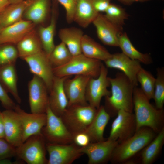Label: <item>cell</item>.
Segmentation results:
<instances>
[{"label": "cell", "instance_id": "30", "mask_svg": "<svg viewBox=\"0 0 164 164\" xmlns=\"http://www.w3.org/2000/svg\"><path fill=\"white\" fill-rule=\"evenodd\" d=\"M118 47L122 53L130 58L138 60L145 65H149L153 62L150 55L148 53H143L139 51L134 46L127 33L121 32L118 36Z\"/></svg>", "mask_w": 164, "mask_h": 164}, {"label": "cell", "instance_id": "13", "mask_svg": "<svg viewBox=\"0 0 164 164\" xmlns=\"http://www.w3.org/2000/svg\"><path fill=\"white\" fill-rule=\"evenodd\" d=\"M117 141L107 139V140L90 142L87 145L80 147V151L86 154L88 158V164L104 163L110 161Z\"/></svg>", "mask_w": 164, "mask_h": 164}, {"label": "cell", "instance_id": "19", "mask_svg": "<svg viewBox=\"0 0 164 164\" xmlns=\"http://www.w3.org/2000/svg\"><path fill=\"white\" fill-rule=\"evenodd\" d=\"M71 76L58 77L54 76L53 85L49 92V105L52 112L60 117L67 107L68 100L63 86L64 80Z\"/></svg>", "mask_w": 164, "mask_h": 164}, {"label": "cell", "instance_id": "41", "mask_svg": "<svg viewBox=\"0 0 164 164\" xmlns=\"http://www.w3.org/2000/svg\"><path fill=\"white\" fill-rule=\"evenodd\" d=\"M111 0H92L93 6L98 13L105 12L110 4Z\"/></svg>", "mask_w": 164, "mask_h": 164}, {"label": "cell", "instance_id": "3", "mask_svg": "<svg viewBox=\"0 0 164 164\" xmlns=\"http://www.w3.org/2000/svg\"><path fill=\"white\" fill-rule=\"evenodd\" d=\"M157 134L148 127L141 128L131 137L117 145L110 161L114 164L125 163L147 146Z\"/></svg>", "mask_w": 164, "mask_h": 164}, {"label": "cell", "instance_id": "39", "mask_svg": "<svg viewBox=\"0 0 164 164\" xmlns=\"http://www.w3.org/2000/svg\"><path fill=\"white\" fill-rule=\"evenodd\" d=\"M0 101L6 109L14 110L16 105L8 95V92L0 83Z\"/></svg>", "mask_w": 164, "mask_h": 164}, {"label": "cell", "instance_id": "29", "mask_svg": "<svg viewBox=\"0 0 164 164\" xmlns=\"http://www.w3.org/2000/svg\"><path fill=\"white\" fill-rule=\"evenodd\" d=\"M82 53L91 59L105 61L111 54L103 46L87 35H84L81 43Z\"/></svg>", "mask_w": 164, "mask_h": 164}, {"label": "cell", "instance_id": "9", "mask_svg": "<svg viewBox=\"0 0 164 164\" xmlns=\"http://www.w3.org/2000/svg\"><path fill=\"white\" fill-rule=\"evenodd\" d=\"M136 130L134 114L123 110H119L113 121L108 139L120 143L132 136Z\"/></svg>", "mask_w": 164, "mask_h": 164}, {"label": "cell", "instance_id": "36", "mask_svg": "<svg viewBox=\"0 0 164 164\" xmlns=\"http://www.w3.org/2000/svg\"><path fill=\"white\" fill-rule=\"evenodd\" d=\"M155 90L153 99L155 107L159 109H163L164 104V68L158 67L156 69Z\"/></svg>", "mask_w": 164, "mask_h": 164}, {"label": "cell", "instance_id": "8", "mask_svg": "<svg viewBox=\"0 0 164 164\" xmlns=\"http://www.w3.org/2000/svg\"><path fill=\"white\" fill-rule=\"evenodd\" d=\"M107 68L102 64L99 76L96 78L91 77L87 84L85 97L89 104L97 109L100 106V103L103 97L109 96L111 91L108 89L110 86L107 77Z\"/></svg>", "mask_w": 164, "mask_h": 164}, {"label": "cell", "instance_id": "32", "mask_svg": "<svg viewBox=\"0 0 164 164\" xmlns=\"http://www.w3.org/2000/svg\"><path fill=\"white\" fill-rule=\"evenodd\" d=\"M137 80L140 84L141 90L146 97L149 101L153 99L155 78L150 72L142 67L137 74Z\"/></svg>", "mask_w": 164, "mask_h": 164}, {"label": "cell", "instance_id": "6", "mask_svg": "<svg viewBox=\"0 0 164 164\" xmlns=\"http://www.w3.org/2000/svg\"><path fill=\"white\" fill-rule=\"evenodd\" d=\"M46 144L41 133L32 135L16 148L15 157L28 164H47Z\"/></svg>", "mask_w": 164, "mask_h": 164}, {"label": "cell", "instance_id": "28", "mask_svg": "<svg viewBox=\"0 0 164 164\" xmlns=\"http://www.w3.org/2000/svg\"><path fill=\"white\" fill-rule=\"evenodd\" d=\"M32 0L10 4L0 12V21L3 28L22 20L24 13Z\"/></svg>", "mask_w": 164, "mask_h": 164}, {"label": "cell", "instance_id": "16", "mask_svg": "<svg viewBox=\"0 0 164 164\" xmlns=\"http://www.w3.org/2000/svg\"><path fill=\"white\" fill-rule=\"evenodd\" d=\"M4 124L5 139L15 148L22 143L23 130L19 116L14 110L2 112Z\"/></svg>", "mask_w": 164, "mask_h": 164}, {"label": "cell", "instance_id": "35", "mask_svg": "<svg viewBox=\"0 0 164 164\" xmlns=\"http://www.w3.org/2000/svg\"><path fill=\"white\" fill-rule=\"evenodd\" d=\"M18 57L16 45L9 43L0 44V67L15 63Z\"/></svg>", "mask_w": 164, "mask_h": 164}, {"label": "cell", "instance_id": "40", "mask_svg": "<svg viewBox=\"0 0 164 164\" xmlns=\"http://www.w3.org/2000/svg\"><path fill=\"white\" fill-rule=\"evenodd\" d=\"M73 142L80 147L85 146L90 142L88 136L83 132L78 133L73 136Z\"/></svg>", "mask_w": 164, "mask_h": 164}, {"label": "cell", "instance_id": "45", "mask_svg": "<svg viewBox=\"0 0 164 164\" xmlns=\"http://www.w3.org/2000/svg\"><path fill=\"white\" fill-rule=\"evenodd\" d=\"M25 0H9L10 4H13L20 2Z\"/></svg>", "mask_w": 164, "mask_h": 164}, {"label": "cell", "instance_id": "17", "mask_svg": "<svg viewBox=\"0 0 164 164\" xmlns=\"http://www.w3.org/2000/svg\"><path fill=\"white\" fill-rule=\"evenodd\" d=\"M14 110L18 114L22 125L23 143L30 136L41 133L42 129L46 122V113H27L18 105H16Z\"/></svg>", "mask_w": 164, "mask_h": 164}, {"label": "cell", "instance_id": "15", "mask_svg": "<svg viewBox=\"0 0 164 164\" xmlns=\"http://www.w3.org/2000/svg\"><path fill=\"white\" fill-rule=\"evenodd\" d=\"M104 62L107 68L120 70L135 86H138L137 75L142 67L139 61L132 59L121 52L111 54Z\"/></svg>", "mask_w": 164, "mask_h": 164}, {"label": "cell", "instance_id": "5", "mask_svg": "<svg viewBox=\"0 0 164 164\" xmlns=\"http://www.w3.org/2000/svg\"><path fill=\"white\" fill-rule=\"evenodd\" d=\"M97 110L89 104H74L67 106L60 117L73 137L85 131L95 116Z\"/></svg>", "mask_w": 164, "mask_h": 164}, {"label": "cell", "instance_id": "42", "mask_svg": "<svg viewBox=\"0 0 164 164\" xmlns=\"http://www.w3.org/2000/svg\"><path fill=\"white\" fill-rule=\"evenodd\" d=\"M0 138H5L4 121L2 112L0 111Z\"/></svg>", "mask_w": 164, "mask_h": 164}, {"label": "cell", "instance_id": "43", "mask_svg": "<svg viewBox=\"0 0 164 164\" xmlns=\"http://www.w3.org/2000/svg\"><path fill=\"white\" fill-rule=\"evenodd\" d=\"M123 4L130 5L135 2H143L151 0H118Z\"/></svg>", "mask_w": 164, "mask_h": 164}, {"label": "cell", "instance_id": "10", "mask_svg": "<svg viewBox=\"0 0 164 164\" xmlns=\"http://www.w3.org/2000/svg\"><path fill=\"white\" fill-rule=\"evenodd\" d=\"M29 101L31 113H46L49 106V93L47 86L43 80L33 75L28 84Z\"/></svg>", "mask_w": 164, "mask_h": 164}, {"label": "cell", "instance_id": "14", "mask_svg": "<svg viewBox=\"0 0 164 164\" xmlns=\"http://www.w3.org/2000/svg\"><path fill=\"white\" fill-rule=\"evenodd\" d=\"M67 78L64 81V90L68 101V106L74 104L87 105L85 93L87 86L91 77L76 75Z\"/></svg>", "mask_w": 164, "mask_h": 164}, {"label": "cell", "instance_id": "34", "mask_svg": "<svg viewBox=\"0 0 164 164\" xmlns=\"http://www.w3.org/2000/svg\"><path fill=\"white\" fill-rule=\"evenodd\" d=\"M105 12L104 16L110 22L123 30L125 21L129 16L125 9L120 5L110 3Z\"/></svg>", "mask_w": 164, "mask_h": 164}, {"label": "cell", "instance_id": "12", "mask_svg": "<svg viewBox=\"0 0 164 164\" xmlns=\"http://www.w3.org/2000/svg\"><path fill=\"white\" fill-rule=\"evenodd\" d=\"M28 65L30 72L41 79L46 84L48 92L50 91L54 76L48 57L43 50L23 59Z\"/></svg>", "mask_w": 164, "mask_h": 164}, {"label": "cell", "instance_id": "2", "mask_svg": "<svg viewBox=\"0 0 164 164\" xmlns=\"http://www.w3.org/2000/svg\"><path fill=\"white\" fill-rule=\"evenodd\" d=\"M133 109L136 122V130L147 127L158 134L164 127L163 109H158L149 102L140 88H134L133 94Z\"/></svg>", "mask_w": 164, "mask_h": 164}, {"label": "cell", "instance_id": "22", "mask_svg": "<svg viewBox=\"0 0 164 164\" xmlns=\"http://www.w3.org/2000/svg\"><path fill=\"white\" fill-rule=\"evenodd\" d=\"M84 35L81 29L73 27L62 28L58 33L61 42L65 44L73 56L82 53L81 43Z\"/></svg>", "mask_w": 164, "mask_h": 164}, {"label": "cell", "instance_id": "20", "mask_svg": "<svg viewBox=\"0 0 164 164\" xmlns=\"http://www.w3.org/2000/svg\"><path fill=\"white\" fill-rule=\"evenodd\" d=\"M36 25L30 21L22 19L3 28L0 32V44L9 43L16 45L34 29Z\"/></svg>", "mask_w": 164, "mask_h": 164}, {"label": "cell", "instance_id": "18", "mask_svg": "<svg viewBox=\"0 0 164 164\" xmlns=\"http://www.w3.org/2000/svg\"><path fill=\"white\" fill-rule=\"evenodd\" d=\"M97 36L104 45L112 46H118V36L123 32L110 22L103 15L99 13L93 22Z\"/></svg>", "mask_w": 164, "mask_h": 164}, {"label": "cell", "instance_id": "46", "mask_svg": "<svg viewBox=\"0 0 164 164\" xmlns=\"http://www.w3.org/2000/svg\"><path fill=\"white\" fill-rule=\"evenodd\" d=\"M3 27L2 26V24L0 21V32L1 31L2 29H3Z\"/></svg>", "mask_w": 164, "mask_h": 164}, {"label": "cell", "instance_id": "33", "mask_svg": "<svg viewBox=\"0 0 164 164\" xmlns=\"http://www.w3.org/2000/svg\"><path fill=\"white\" fill-rule=\"evenodd\" d=\"M73 56L65 44L63 42L56 46L48 56L53 67L63 65L68 62Z\"/></svg>", "mask_w": 164, "mask_h": 164}, {"label": "cell", "instance_id": "44", "mask_svg": "<svg viewBox=\"0 0 164 164\" xmlns=\"http://www.w3.org/2000/svg\"><path fill=\"white\" fill-rule=\"evenodd\" d=\"M10 4L9 0H0V12Z\"/></svg>", "mask_w": 164, "mask_h": 164}, {"label": "cell", "instance_id": "27", "mask_svg": "<svg viewBox=\"0 0 164 164\" xmlns=\"http://www.w3.org/2000/svg\"><path fill=\"white\" fill-rule=\"evenodd\" d=\"M16 46L19 57L22 59L43 50L40 39L35 29L18 42Z\"/></svg>", "mask_w": 164, "mask_h": 164}, {"label": "cell", "instance_id": "1", "mask_svg": "<svg viewBox=\"0 0 164 164\" xmlns=\"http://www.w3.org/2000/svg\"><path fill=\"white\" fill-rule=\"evenodd\" d=\"M111 88L110 96L105 97L104 107L110 116L123 110L133 113V94L135 86L122 72H118L114 78L108 77Z\"/></svg>", "mask_w": 164, "mask_h": 164}, {"label": "cell", "instance_id": "37", "mask_svg": "<svg viewBox=\"0 0 164 164\" xmlns=\"http://www.w3.org/2000/svg\"><path fill=\"white\" fill-rule=\"evenodd\" d=\"M15 154L16 148L5 138H0V161L15 157Z\"/></svg>", "mask_w": 164, "mask_h": 164}, {"label": "cell", "instance_id": "25", "mask_svg": "<svg viewBox=\"0 0 164 164\" xmlns=\"http://www.w3.org/2000/svg\"><path fill=\"white\" fill-rule=\"evenodd\" d=\"M50 0H32L25 10L23 16L25 20L35 25L44 22L49 13Z\"/></svg>", "mask_w": 164, "mask_h": 164}, {"label": "cell", "instance_id": "26", "mask_svg": "<svg viewBox=\"0 0 164 164\" xmlns=\"http://www.w3.org/2000/svg\"><path fill=\"white\" fill-rule=\"evenodd\" d=\"M15 63L0 67V83L8 93L12 94L19 104L21 103L17 87Z\"/></svg>", "mask_w": 164, "mask_h": 164}, {"label": "cell", "instance_id": "31", "mask_svg": "<svg viewBox=\"0 0 164 164\" xmlns=\"http://www.w3.org/2000/svg\"><path fill=\"white\" fill-rule=\"evenodd\" d=\"M164 143V127L155 137L142 150L140 160L142 164H151L161 150Z\"/></svg>", "mask_w": 164, "mask_h": 164}, {"label": "cell", "instance_id": "23", "mask_svg": "<svg viewBox=\"0 0 164 164\" xmlns=\"http://www.w3.org/2000/svg\"><path fill=\"white\" fill-rule=\"evenodd\" d=\"M99 13L94 9L92 0H77L73 21L86 28L92 23Z\"/></svg>", "mask_w": 164, "mask_h": 164}, {"label": "cell", "instance_id": "38", "mask_svg": "<svg viewBox=\"0 0 164 164\" xmlns=\"http://www.w3.org/2000/svg\"><path fill=\"white\" fill-rule=\"evenodd\" d=\"M64 8L66 19L68 23L73 21V17L77 0H56Z\"/></svg>", "mask_w": 164, "mask_h": 164}, {"label": "cell", "instance_id": "7", "mask_svg": "<svg viewBox=\"0 0 164 164\" xmlns=\"http://www.w3.org/2000/svg\"><path fill=\"white\" fill-rule=\"evenodd\" d=\"M46 114V122L41 133L46 143L68 144L73 142V137L67 129L60 117L54 114L49 105Z\"/></svg>", "mask_w": 164, "mask_h": 164}, {"label": "cell", "instance_id": "24", "mask_svg": "<svg viewBox=\"0 0 164 164\" xmlns=\"http://www.w3.org/2000/svg\"><path fill=\"white\" fill-rule=\"evenodd\" d=\"M58 14L57 9L54 5L52 9L50 22L49 24L46 26H41L38 29V34L43 50L48 57L55 46L54 43V38Z\"/></svg>", "mask_w": 164, "mask_h": 164}, {"label": "cell", "instance_id": "21", "mask_svg": "<svg viewBox=\"0 0 164 164\" xmlns=\"http://www.w3.org/2000/svg\"><path fill=\"white\" fill-rule=\"evenodd\" d=\"M110 117L104 106H100L97 109L95 116L84 132L88 136L90 142L105 140L104 132Z\"/></svg>", "mask_w": 164, "mask_h": 164}, {"label": "cell", "instance_id": "11", "mask_svg": "<svg viewBox=\"0 0 164 164\" xmlns=\"http://www.w3.org/2000/svg\"><path fill=\"white\" fill-rule=\"evenodd\" d=\"M49 158L47 164H71L84 154L73 142L68 144L47 143Z\"/></svg>", "mask_w": 164, "mask_h": 164}, {"label": "cell", "instance_id": "4", "mask_svg": "<svg viewBox=\"0 0 164 164\" xmlns=\"http://www.w3.org/2000/svg\"><path fill=\"white\" fill-rule=\"evenodd\" d=\"M101 61L88 58L82 53L73 56L66 64L53 68L54 75L63 77L82 75L96 78L100 74Z\"/></svg>", "mask_w": 164, "mask_h": 164}]
</instances>
